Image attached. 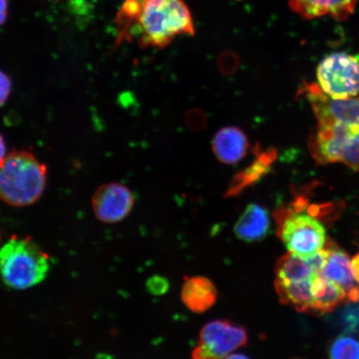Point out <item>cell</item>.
Instances as JSON below:
<instances>
[{"mask_svg":"<svg viewBox=\"0 0 359 359\" xmlns=\"http://www.w3.org/2000/svg\"><path fill=\"white\" fill-rule=\"evenodd\" d=\"M276 273V280L285 282L311 280L317 275L308 259L291 253L278 260Z\"/></svg>","mask_w":359,"mask_h":359,"instance_id":"16","label":"cell"},{"mask_svg":"<svg viewBox=\"0 0 359 359\" xmlns=\"http://www.w3.org/2000/svg\"><path fill=\"white\" fill-rule=\"evenodd\" d=\"M307 96L318 126H359V97L334 100L316 83L309 85Z\"/></svg>","mask_w":359,"mask_h":359,"instance_id":"7","label":"cell"},{"mask_svg":"<svg viewBox=\"0 0 359 359\" xmlns=\"http://www.w3.org/2000/svg\"><path fill=\"white\" fill-rule=\"evenodd\" d=\"M358 0H289L290 10L304 20L330 16L346 20L355 10Z\"/></svg>","mask_w":359,"mask_h":359,"instance_id":"10","label":"cell"},{"mask_svg":"<svg viewBox=\"0 0 359 359\" xmlns=\"http://www.w3.org/2000/svg\"><path fill=\"white\" fill-rule=\"evenodd\" d=\"M11 92V81L8 76L0 70V107L7 101Z\"/></svg>","mask_w":359,"mask_h":359,"instance_id":"21","label":"cell"},{"mask_svg":"<svg viewBox=\"0 0 359 359\" xmlns=\"http://www.w3.org/2000/svg\"><path fill=\"white\" fill-rule=\"evenodd\" d=\"M214 154L226 164H236L246 156L249 141L241 129L224 128L215 134L212 142Z\"/></svg>","mask_w":359,"mask_h":359,"instance_id":"11","label":"cell"},{"mask_svg":"<svg viewBox=\"0 0 359 359\" xmlns=\"http://www.w3.org/2000/svg\"><path fill=\"white\" fill-rule=\"evenodd\" d=\"M147 288L154 294H163L167 293L169 288L168 281L165 278L154 276L147 282Z\"/></svg>","mask_w":359,"mask_h":359,"instance_id":"20","label":"cell"},{"mask_svg":"<svg viewBox=\"0 0 359 359\" xmlns=\"http://www.w3.org/2000/svg\"><path fill=\"white\" fill-rule=\"evenodd\" d=\"M47 172L31 152H11L0 164V200L15 208L35 203L46 187Z\"/></svg>","mask_w":359,"mask_h":359,"instance_id":"2","label":"cell"},{"mask_svg":"<svg viewBox=\"0 0 359 359\" xmlns=\"http://www.w3.org/2000/svg\"><path fill=\"white\" fill-rule=\"evenodd\" d=\"M313 280L285 282L276 280L275 288L280 302L300 313H312Z\"/></svg>","mask_w":359,"mask_h":359,"instance_id":"15","label":"cell"},{"mask_svg":"<svg viewBox=\"0 0 359 359\" xmlns=\"http://www.w3.org/2000/svg\"><path fill=\"white\" fill-rule=\"evenodd\" d=\"M114 24V47L135 41L142 48L161 49L180 36L196 34L184 0H123Z\"/></svg>","mask_w":359,"mask_h":359,"instance_id":"1","label":"cell"},{"mask_svg":"<svg viewBox=\"0 0 359 359\" xmlns=\"http://www.w3.org/2000/svg\"><path fill=\"white\" fill-rule=\"evenodd\" d=\"M224 359H250L248 357L243 355V354H230V355L224 358Z\"/></svg>","mask_w":359,"mask_h":359,"instance_id":"25","label":"cell"},{"mask_svg":"<svg viewBox=\"0 0 359 359\" xmlns=\"http://www.w3.org/2000/svg\"><path fill=\"white\" fill-rule=\"evenodd\" d=\"M271 218L268 210L263 206L251 203L242 213L235 224L234 231L238 239L246 242H255L266 237Z\"/></svg>","mask_w":359,"mask_h":359,"instance_id":"13","label":"cell"},{"mask_svg":"<svg viewBox=\"0 0 359 359\" xmlns=\"http://www.w3.org/2000/svg\"><path fill=\"white\" fill-rule=\"evenodd\" d=\"M248 342L243 327L226 320L206 324L201 331L198 344L193 350V359H223Z\"/></svg>","mask_w":359,"mask_h":359,"instance_id":"6","label":"cell"},{"mask_svg":"<svg viewBox=\"0 0 359 359\" xmlns=\"http://www.w3.org/2000/svg\"><path fill=\"white\" fill-rule=\"evenodd\" d=\"M312 296V313L318 314L330 313L348 300L346 292L320 273H318L313 280Z\"/></svg>","mask_w":359,"mask_h":359,"instance_id":"14","label":"cell"},{"mask_svg":"<svg viewBox=\"0 0 359 359\" xmlns=\"http://www.w3.org/2000/svg\"><path fill=\"white\" fill-rule=\"evenodd\" d=\"M6 142H4V139L2 137V135L0 134V164L2 163V161L6 158Z\"/></svg>","mask_w":359,"mask_h":359,"instance_id":"24","label":"cell"},{"mask_svg":"<svg viewBox=\"0 0 359 359\" xmlns=\"http://www.w3.org/2000/svg\"><path fill=\"white\" fill-rule=\"evenodd\" d=\"M277 214L278 235L289 253L306 259L325 248V228L313 213L293 208L283 209Z\"/></svg>","mask_w":359,"mask_h":359,"instance_id":"4","label":"cell"},{"mask_svg":"<svg viewBox=\"0 0 359 359\" xmlns=\"http://www.w3.org/2000/svg\"><path fill=\"white\" fill-rule=\"evenodd\" d=\"M339 163L359 173V132L352 134L345 141Z\"/></svg>","mask_w":359,"mask_h":359,"instance_id":"18","label":"cell"},{"mask_svg":"<svg viewBox=\"0 0 359 359\" xmlns=\"http://www.w3.org/2000/svg\"><path fill=\"white\" fill-rule=\"evenodd\" d=\"M351 269L354 279L359 285V252L351 260Z\"/></svg>","mask_w":359,"mask_h":359,"instance_id":"23","label":"cell"},{"mask_svg":"<svg viewBox=\"0 0 359 359\" xmlns=\"http://www.w3.org/2000/svg\"><path fill=\"white\" fill-rule=\"evenodd\" d=\"M327 257L320 275L336 283L346 292L348 300L359 302V285L354 279L348 255L332 241H327Z\"/></svg>","mask_w":359,"mask_h":359,"instance_id":"9","label":"cell"},{"mask_svg":"<svg viewBox=\"0 0 359 359\" xmlns=\"http://www.w3.org/2000/svg\"><path fill=\"white\" fill-rule=\"evenodd\" d=\"M341 322L345 331L348 333L355 332L359 327V308L348 306L344 309L341 316Z\"/></svg>","mask_w":359,"mask_h":359,"instance_id":"19","label":"cell"},{"mask_svg":"<svg viewBox=\"0 0 359 359\" xmlns=\"http://www.w3.org/2000/svg\"><path fill=\"white\" fill-rule=\"evenodd\" d=\"M330 359H359V343L349 336H339L332 344Z\"/></svg>","mask_w":359,"mask_h":359,"instance_id":"17","label":"cell"},{"mask_svg":"<svg viewBox=\"0 0 359 359\" xmlns=\"http://www.w3.org/2000/svg\"><path fill=\"white\" fill-rule=\"evenodd\" d=\"M318 87L334 100H346L359 94V56L348 53H331L317 69Z\"/></svg>","mask_w":359,"mask_h":359,"instance_id":"5","label":"cell"},{"mask_svg":"<svg viewBox=\"0 0 359 359\" xmlns=\"http://www.w3.org/2000/svg\"><path fill=\"white\" fill-rule=\"evenodd\" d=\"M8 15V0H0V26L6 24Z\"/></svg>","mask_w":359,"mask_h":359,"instance_id":"22","label":"cell"},{"mask_svg":"<svg viewBox=\"0 0 359 359\" xmlns=\"http://www.w3.org/2000/svg\"><path fill=\"white\" fill-rule=\"evenodd\" d=\"M134 201L133 193L128 187L112 182L101 186L94 193L92 206L94 215L100 222L115 224L131 213Z\"/></svg>","mask_w":359,"mask_h":359,"instance_id":"8","label":"cell"},{"mask_svg":"<svg viewBox=\"0 0 359 359\" xmlns=\"http://www.w3.org/2000/svg\"><path fill=\"white\" fill-rule=\"evenodd\" d=\"M182 299L193 313H204L217 302V290L208 278L187 277L182 290Z\"/></svg>","mask_w":359,"mask_h":359,"instance_id":"12","label":"cell"},{"mask_svg":"<svg viewBox=\"0 0 359 359\" xmlns=\"http://www.w3.org/2000/svg\"><path fill=\"white\" fill-rule=\"evenodd\" d=\"M49 269L48 255L29 237L13 236L0 249V276L12 289L24 290L40 284Z\"/></svg>","mask_w":359,"mask_h":359,"instance_id":"3","label":"cell"}]
</instances>
